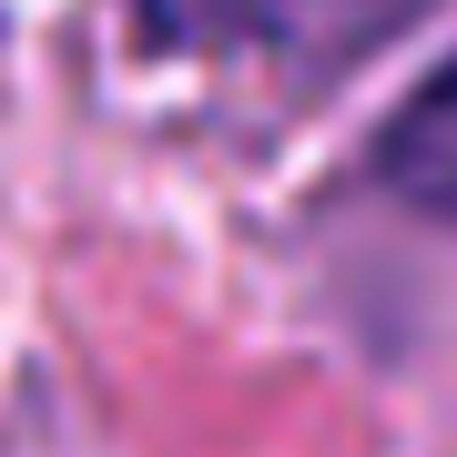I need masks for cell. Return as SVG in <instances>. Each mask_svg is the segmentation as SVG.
Here are the masks:
<instances>
[{
	"label": "cell",
	"mask_w": 457,
	"mask_h": 457,
	"mask_svg": "<svg viewBox=\"0 0 457 457\" xmlns=\"http://www.w3.org/2000/svg\"><path fill=\"white\" fill-rule=\"evenodd\" d=\"M437 0H132L153 51L183 62H264L295 82H326V71L366 62L376 41H396L407 21H427Z\"/></svg>",
	"instance_id": "1"
},
{
	"label": "cell",
	"mask_w": 457,
	"mask_h": 457,
	"mask_svg": "<svg viewBox=\"0 0 457 457\" xmlns=\"http://www.w3.org/2000/svg\"><path fill=\"white\" fill-rule=\"evenodd\" d=\"M376 173L396 183V204L457 224V62H437L407 102H396L386 143H376Z\"/></svg>",
	"instance_id": "2"
}]
</instances>
